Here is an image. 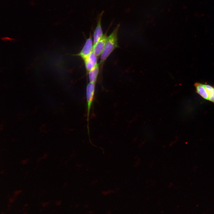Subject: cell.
Instances as JSON below:
<instances>
[{
    "instance_id": "cell-10",
    "label": "cell",
    "mask_w": 214,
    "mask_h": 214,
    "mask_svg": "<svg viewBox=\"0 0 214 214\" xmlns=\"http://www.w3.org/2000/svg\"><path fill=\"white\" fill-rule=\"evenodd\" d=\"M1 39L4 41H7V40H8L9 41H12V40H14V39L10 37H2L1 38Z\"/></svg>"
},
{
    "instance_id": "cell-7",
    "label": "cell",
    "mask_w": 214,
    "mask_h": 214,
    "mask_svg": "<svg viewBox=\"0 0 214 214\" xmlns=\"http://www.w3.org/2000/svg\"><path fill=\"white\" fill-rule=\"evenodd\" d=\"M196 93L204 99L208 100V97L204 84L196 82L194 85Z\"/></svg>"
},
{
    "instance_id": "cell-9",
    "label": "cell",
    "mask_w": 214,
    "mask_h": 214,
    "mask_svg": "<svg viewBox=\"0 0 214 214\" xmlns=\"http://www.w3.org/2000/svg\"><path fill=\"white\" fill-rule=\"evenodd\" d=\"M204 86L207 91L208 100L214 104V86L207 84H205Z\"/></svg>"
},
{
    "instance_id": "cell-8",
    "label": "cell",
    "mask_w": 214,
    "mask_h": 214,
    "mask_svg": "<svg viewBox=\"0 0 214 214\" xmlns=\"http://www.w3.org/2000/svg\"><path fill=\"white\" fill-rule=\"evenodd\" d=\"M99 64H97L94 67L88 72L89 82L95 83L99 72Z\"/></svg>"
},
{
    "instance_id": "cell-6",
    "label": "cell",
    "mask_w": 214,
    "mask_h": 214,
    "mask_svg": "<svg viewBox=\"0 0 214 214\" xmlns=\"http://www.w3.org/2000/svg\"><path fill=\"white\" fill-rule=\"evenodd\" d=\"M97 57L92 51L88 57L84 61L87 72L88 73L98 64Z\"/></svg>"
},
{
    "instance_id": "cell-5",
    "label": "cell",
    "mask_w": 214,
    "mask_h": 214,
    "mask_svg": "<svg viewBox=\"0 0 214 214\" xmlns=\"http://www.w3.org/2000/svg\"><path fill=\"white\" fill-rule=\"evenodd\" d=\"M107 34H103L100 39L93 45V51L97 57L100 56L104 49L108 37Z\"/></svg>"
},
{
    "instance_id": "cell-2",
    "label": "cell",
    "mask_w": 214,
    "mask_h": 214,
    "mask_svg": "<svg viewBox=\"0 0 214 214\" xmlns=\"http://www.w3.org/2000/svg\"><path fill=\"white\" fill-rule=\"evenodd\" d=\"M93 43L92 36L90 34L89 37L86 40L85 43L80 52L74 56L81 57L84 61L86 59L93 51Z\"/></svg>"
},
{
    "instance_id": "cell-4",
    "label": "cell",
    "mask_w": 214,
    "mask_h": 214,
    "mask_svg": "<svg viewBox=\"0 0 214 214\" xmlns=\"http://www.w3.org/2000/svg\"><path fill=\"white\" fill-rule=\"evenodd\" d=\"M104 11L102 12L98 15L96 26L94 30L93 36V45L96 44L103 35L101 26V19Z\"/></svg>"
},
{
    "instance_id": "cell-3",
    "label": "cell",
    "mask_w": 214,
    "mask_h": 214,
    "mask_svg": "<svg viewBox=\"0 0 214 214\" xmlns=\"http://www.w3.org/2000/svg\"><path fill=\"white\" fill-rule=\"evenodd\" d=\"M95 90V83L89 82L86 88V97L87 105V119L88 123L91 108L92 104Z\"/></svg>"
},
{
    "instance_id": "cell-1",
    "label": "cell",
    "mask_w": 214,
    "mask_h": 214,
    "mask_svg": "<svg viewBox=\"0 0 214 214\" xmlns=\"http://www.w3.org/2000/svg\"><path fill=\"white\" fill-rule=\"evenodd\" d=\"M118 25L114 29L108 39L104 49L100 55L99 65L102 67L104 62L113 51L119 47L118 43V33L119 27Z\"/></svg>"
}]
</instances>
